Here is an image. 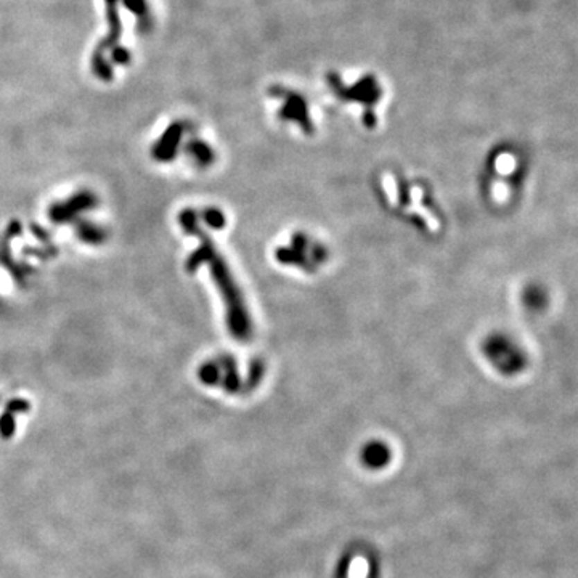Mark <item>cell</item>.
I'll list each match as a JSON object with an SVG mask.
<instances>
[{
    "mask_svg": "<svg viewBox=\"0 0 578 578\" xmlns=\"http://www.w3.org/2000/svg\"><path fill=\"white\" fill-rule=\"evenodd\" d=\"M362 458H363L365 466H368V468H373V469H379L389 463L390 451L384 444L373 442L365 447Z\"/></svg>",
    "mask_w": 578,
    "mask_h": 578,
    "instance_id": "obj_1",
    "label": "cell"
},
{
    "mask_svg": "<svg viewBox=\"0 0 578 578\" xmlns=\"http://www.w3.org/2000/svg\"><path fill=\"white\" fill-rule=\"evenodd\" d=\"M13 430H15V418L12 412H8L2 419H0V434H2L5 439H8Z\"/></svg>",
    "mask_w": 578,
    "mask_h": 578,
    "instance_id": "obj_2",
    "label": "cell"
}]
</instances>
